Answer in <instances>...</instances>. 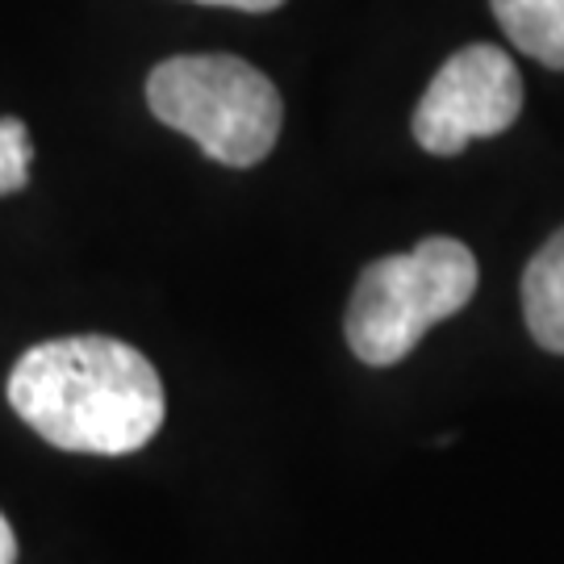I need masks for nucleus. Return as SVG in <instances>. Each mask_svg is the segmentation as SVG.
Here are the masks:
<instances>
[{"label":"nucleus","mask_w":564,"mask_h":564,"mask_svg":"<svg viewBox=\"0 0 564 564\" xmlns=\"http://www.w3.org/2000/svg\"><path fill=\"white\" fill-rule=\"evenodd\" d=\"M13 561H18V535H13L9 519L0 514V564H13Z\"/></svg>","instance_id":"1a4fd4ad"},{"label":"nucleus","mask_w":564,"mask_h":564,"mask_svg":"<svg viewBox=\"0 0 564 564\" xmlns=\"http://www.w3.org/2000/svg\"><path fill=\"white\" fill-rule=\"evenodd\" d=\"M502 34L523 55L564 72V0H489Z\"/></svg>","instance_id":"423d86ee"},{"label":"nucleus","mask_w":564,"mask_h":564,"mask_svg":"<svg viewBox=\"0 0 564 564\" xmlns=\"http://www.w3.org/2000/svg\"><path fill=\"white\" fill-rule=\"evenodd\" d=\"M9 405L63 452L126 456L155 440L163 384L139 347L109 335H72L39 343L13 364Z\"/></svg>","instance_id":"f257e3e1"},{"label":"nucleus","mask_w":564,"mask_h":564,"mask_svg":"<svg viewBox=\"0 0 564 564\" xmlns=\"http://www.w3.org/2000/svg\"><path fill=\"white\" fill-rule=\"evenodd\" d=\"M523 113V76L502 46H464L435 72L414 109V139L431 155H460L473 139H494Z\"/></svg>","instance_id":"20e7f679"},{"label":"nucleus","mask_w":564,"mask_h":564,"mask_svg":"<svg viewBox=\"0 0 564 564\" xmlns=\"http://www.w3.org/2000/svg\"><path fill=\"white\" fill-rule=\"evenodd\" d=\"M477 256L460 239H423L414 251L368 263L347 305V343L364 364L405 360L435 323L460 314L477 293Z\"/></svg>","instance_id":"f03ea898"},{"label":"nucleus","mask_w":564,"mask_h":564,"mask_svg":"<svg viewBox=\"0 0 564 564\" xmlns=\"http://www.w3.org/2000/svg\"><path fill=\"white\" fill-rule=\"evenodd\" d=\"M523 318L531 339L564 356V226L527 263Z\"/></svg>","instance_id":"39448f33"},{"label":"nucleus","mask_w":564,"mask_h":564,"mask_svg":"<svg viewBox=\"0 0 564 564\" xmlns=\"http://www.w3.org/2000/svg\"><path fill=\"white\" fill-rule=\"evenodd\" d=\"M147 105L226 167H256L281 139L276 84L235 55L163 59L147 80Z\"/></svg>","instance_id":"7ed1b4c3"},{"label":"nucleus","mask_w":564,"mask_h":564,"mask_svg":"<svg viewBox=\"0 0 564 564\" xmlns=\"http://www.w3.org/2000/svg\"><path fill=\"white\" fill-rule=\"evenodd\" d=\"M197 4H223V9H242V13H272L284 0H197Z\"/></svg>","instance_id":"6e6552de"},{"label":"nucleus","mask_w":564,"mask_h":564,"mask_svg":"<svg viewBox=\"0 0 564 564\" xmlns=\"http://www.w3.org/2000/svg\"><path fill=\"white\" fill-rule=\"evenodd\" d=\"M30 134H25V121L18 118H0V197L4 193H18L30 181Z\"/></svg>","instance_id":"0eeeda50"}]
</instances>
